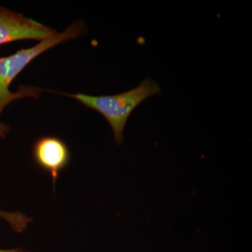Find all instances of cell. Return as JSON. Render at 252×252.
I'll return each mask as SVG.
<instances>
[{
  "label": "cell",
  "instance_id": "cell-2",
  "mask_svg": "<svg viewBox=\"0 0 252 252\" xmlns=\"http://www.w3.org/2000/svg\"><path fill=\"white\" fill-rule=\"evenodd\" d=\"M160 92L161 89L157 81L146 78L137 87L113 95L94 96L65 93L62 94L77 99L88 108L94 109L103 116L112 127L116 143L122 144L126 123L134 109L146 99Z\"/></svg>",
  "mask_w": 252,
  "mask_h": 252
},
{
  "label": "cell",
  "instance_id": "cell-4",
  "mask_svg": "<svg viewBox=\"0 0 252 252\" xmlns=\"http://www.w3.org/2000/svg\"><path fill=\"white\" fill-rule=\"evenodd\" d=\"M32 156L36 165L50 176L54 185L71 159L67 144L54 136L38 138L33 144Z\"/></svg>",
  "mask_w": 252,
  "mask_h": 252
},
{
  "label": "cell",
  "instance_id": "cell-5",
  "mask_svg": "<svg viewBox=\"0 0 252 252\" xmlns=\"http://www.w3.org/2000/svg\"><path fill=\"white\" fill-rule=\"evenodd\" d=\"M9 131V127L0 121V138H5Z\"/></svg>",
  "mask_w": 252,
  "mask_h": 252
},
{
  "label": "cell",
  "instance_id": "cell-3",
  "mask_svg": "<svg viewBox=\"0 0 252 252\" xmlns=\"http://www.w3.org/2000/svg\"><path fill=\"white\" fill-rule=\"evenodd\" d=\"M56 33L34 20L0 6V45L23 39L41 41Z\"/></svg>",
  "mask_w": 252,
  "mask_h": 252
},
{
  "label": "cell",
  "instance_id": "cell-6",
  "mask_svg": "<svg viewBox=\"0 0 252 252\" xmlns=\"http://www.w3.org/2000/svg\"><path fill=\"white\" fill-rule=\"evenodd\" d=\"M0 252H31L25 251L22 249H13V250H0Z\"/></svg>",
  "mask_w": 252,
  "mask_h": 252
},
{
  "label": "cell",
  "instance_id": "cell-1",
  "mask_svg": "<svg viewBox=\"0 0 252 252\" xmlns=\"http://www.w3.org/2000/svg\"><path fill=\"white\" fill-rule=\"evenodd\" d=\"M85 26L80 21L72 23L61 32L41 41L29 49H21L11 56L0 58V117L6 106L16 99L37 97L41 90L35 87H21L17 92L9 90V86L31 61L51 48L64 41L79 37L85 32Z\"/></svg>",
  "mask_w": 252,
  "mask_h": 252
}]
</instances>
